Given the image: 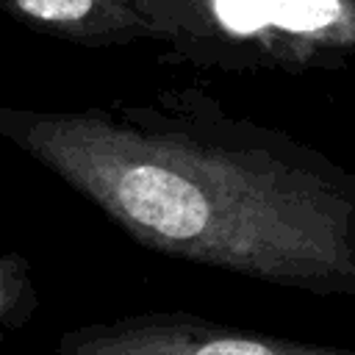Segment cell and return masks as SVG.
I'll use <instances>...</instances> for the list:
<instances>
[{
  "instance_id": "cell-2",
  "label": "cell",
  "mask_w": 355,
  "mask_h": 355,
  "mask_svg": "<svg viewBox=\"0 0 355 355\" xmlns=\"http://www.w3.org/2000/svg\"><path fill=\"white\" fill-rule=\"evenodd\" d=\"M153 39L208 69L333 72L355 67V0H169Z\"/></svg>"
},
{
  "instance_id": "cell-5",
  "label": "cell",
  "mask_w": 355,
  "mask_h": 355,
  "mask_svg": "<svg viewBox=\"0 0 355 355\" xmlns=\"http://www.w3.org/2000/svg\"><path fill=\"white\" fill-rule=\"evenodd\" d=\"M39 305L33 263L14 250H0V344L33 322Z\"/></svg>"
},
{
  "instance_id": "cell-3",
  "label": "cell",
  "mask_w": 355,
  "mask_h": 355,
  "mask_svg": "<svg viewBox=\"0 0 355 355\" xmlns=\"http://www.w3.org/2000/svg\"><path fill=\"white\" fill-rule=\"evenodd\" d=\"M53 355H355L349 347L225 324L191 311H141L67 330Z\"/></svg>"
},
{
  "instance_id": "cell-4",
  "label": "cell",
  "mask_w": 355,
  "mask_h": 355,
  "mask_svg": "<svg viewBox=\"0 0 355 355\" xmlns=\"http://www.w3.org/2000/svg\"><path fill=\"white\" fill-rule=\"evenodd\" d=\"M25 25L83 47H119L153 39L150 25L125 0H0Z\"/></svg>"
},
{
  "instance_id": "cell-6",
  "label": "cell",
  "mask_w": 355,
  "mask_h": 355,
  "mask_svg": "<svg viewBox=\"0 0 355 355\" xmlns=\"http://www.w3.org/2000/svg\"><path fill=\"white\" fill-rule=\"evenodd\" d=\"M147 25H150V31H153V22H155V17L161 14V8L169 3V0H125Z\"/></svg>"
},
{
  "instance_id": "cell-1",
  "label": "cell",
  "mask_w": 355,
  "mask_h": 355,
  "mask_svg": "<svg viewBox=\"0 0 355 355\" xmlns=\"http://www.w3.org/2000/svg\"><path fill=\"white\" fill-rule=\"evenodd\" d=\"M0 139L153 252L355 300V172L200 89L75 111L3 105Z\"/></svg>"
}]
</instances>
